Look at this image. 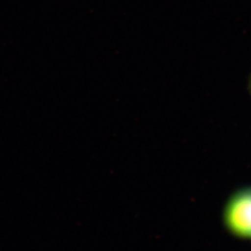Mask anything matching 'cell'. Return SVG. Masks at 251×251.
Wrapping results in <instances>:
<instances>
[{"label":"cell","instance_id":"2","mask_svg":"<svg viewBox=\"0 0 251 251\" xmlns=\"http://www.w3.org/2000/svg\"><path fill=\"white\" fill-rule=\"evenodd\" d=\"M249 86H250V92H251V75H250V84H249Z\"/></svg>","mask_w":251,"mask_h":251},{"label":"cell","instance_id":"1","mask_svg":"<svg viewBox=\"0 0 251 251\" xmlns=\"http://www.w3.org/2000/svg\"><path fill=\"white\" fill-rule=\"evenodd\" d=\"M226 232L238 240L251 241V185L234 190L222 211Z\"/></svg>","mask_w":251,"mask_h":251}]
</instances>
